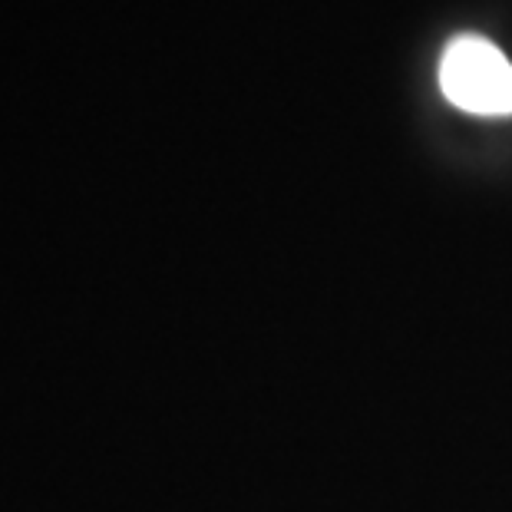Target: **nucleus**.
<instances>
[{
  "mask_svg": "<svg viewBox=\"0 0 512 512\" xmlns=\"http://www.w3.org/2000/svg\"><path fill=\"white\" fill-rule=\"evenodd\" d=\"M440 90L463 113L512 116V63L486 37L460 34L443 50Z\"/></svg>",
  "mask_w": 512,
  "mask_h": 512,
  "instance_id": "obj_1",
  "label": "nucleus"
}]
</instances>
